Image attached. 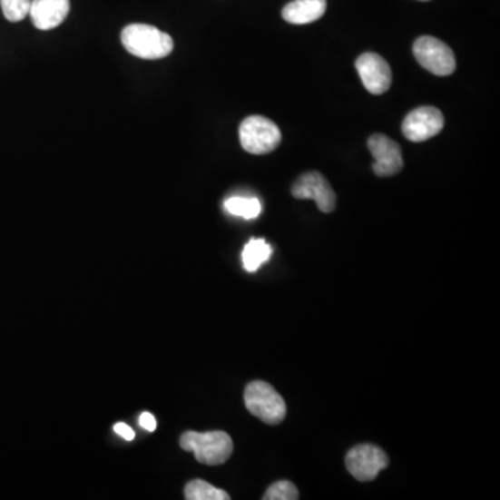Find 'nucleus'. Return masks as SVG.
<instances>
[{
	"mask_svg": "<svg viewBox=\"0 0 500 500\" xmlns=\"http://www.w3.org/2000/svg\"><path fill=\"white\" fill-rule=\"evenodd\" d=\"M368 151L376 159L373 170L378 177H392L403 170L402 149L399 143L384 133H376L368 140Z\"/></svg>",
	"mask_w": 500,
	"mask_h": 500,
	"instance_id": "9",
	"label": "nucleus"
},
{
	"mask_svg": "<svg viewBox=\"0 0 500 500\" xmlns=\"http://www.w3.org/2000/svg\"><path fill=\"white\" fill-rule=\"evenodd\" d=\"M327 0H293L282 10V18L289 25H310L323 17Z\"/></svg>",
	"mask_w": 500,
	"mask_h": 500,
	"instance_id": "12",
	"label": "nucleus"
},
{
	"mask_svg": "<svg viewBox=\"0 0 500 500\" xmlns=\"http://www.w3.org/2000/svg\"><path fill=\"white\" fill-rule=\"evenodd\" d=\"M31 2L33 0H0V6L7 20L18 23L30 15Z\"/></svg>",
	"mask_w": 500,
	"mask_h": 500,
	"instance_id": "16",
	"label": "nucleus"
},
{
	"mask_svg": "<svg viewBox=\"0 0 500 500\" xmlns=\"http://www.w3.org/2000/svg\"><path fill=\"white\" fill-rule=\"evenodd\" d=\"M272 249L264 240H252L246 243L242 252V263L246 271L255 272L271 258Z\"/></svg>",
	"mask_w": 500,
	"mask_h": 500,
	"instance_id": "13",
	"label": "nucleus"
},
{
	"mask_svg": "<svg viewBox=\"0 0 500 500\" xmlns=\"http://www.w3.org/2000/svg\"><path fill=\"white\" fill-rule=\"evenodd\" d=\"M180 445L185 452H192L201 465L219 466L231 457L234 444L224 431L195 433L188 431L181 436Z\"/></svg>",
	"mask_w": 500,
	"mask_h": 500,
	"instance_id": "2",
	"label": "nucleus"
},
{
	"mask_svg": "<svg viewBox=\"0 0 500 500\" xmlns=\"http://www.w3.org/2000/svg\"><path fill=\"white\" fill-rule=\"evenodd\" d=\"M420 2H428V0H420Z\"/></svg>",
	"mask_w": 500,
	"mask_h": 500,
	"instance_id": "20",
	"label": "nucleus"
},
{
	"mask_svg": "<svg viewBox=\"0 0 500 500\" xmlns=\"http://www.w3.org/2000/svg\"><path fill=\"white\" fill-rule=\"evenodd\" d=\"M292 196L295 199H313L323 213H331L337 208V195L320 172H310L300 175L292 185Z\"/></svg>",
	"mask_w": 500,
	"mask_h": 500,
	"instance_id": "8",
	"label": "nucleus"
},
{
	"mask_svg": "<svg viewBox=\"0 0 500 500\" xmlns=\"http://www.w3.org/2000/svg\"><path fill=\"white\" fill-rule=\"evenodd\" d=\"M444 124V114L441 110L433 106L418 107L408 113L403 120V135L412 142H424L438 135Z\"/></svg>",
	"mask_w": 500,
	"mask_h": 500,
	"instance_id": "7",
	"label": "nucleus"
},
{
	"mask_svg": "<svg viewBox=\"0 0 500 500\" xmlns=\"http://www.w3.org/2000/svg\"><path fill=\"white\" fill-rule=\"evenodd\" d=\"M70 13V0H33L30 15L38 30L59 27Z\"/></svg>",
	"mask_w": 500,
	"mask_h": 500,
	"instance_id": "11",
	"label": "nucleus"
},
{
	"mask_svg": "<svg viewBox=\"0 0 500 500\" xmlns=\"http://www.w3.org/2000/svg\"><path fill=\"white\" fill-rule=\"evenodd\" d=\"M356 70L368 93L382 95L391 88L392 72L387 60L377 54H361L356 60Z\"/></svg>",
	"mask_w": 500,
	"mask_h": 500,
	"instance_id": "10",
	"label": "nucleus"
},
{
	"mask_svg": "<svg viewBox=\"0 0 500 500\" xmlns=\"http://www.w3.org/2000/svg\"><path fill=\"white\" fill-rule=\"evenodd\" d=\"M113 429H114V433H116L117 436H122L125 441H132V439L135 438L133 429L128 426L127 424L117 423L116 426H113Z\"/></svg>",
	"mask_w": 500,
	"mask_h": 500,
	"instance_id": "18",
	"label": "nucleus"
},
{
	"mask_svg": "<svg viewBox=\"0 0 500 500\" xmlns=\"http://www.w3.org/2000/svg\"><path fill=\"white\" fill-rule=\"evenodd\" d=\"M417 62L433 74L445 77L456 70V59L452 49L434 36H420L413 44Z\"/></svg>",
	"mask_w": 500,
	"mask_h": 500,
	"instance_id": "5",
	"label": "nucleus"
},
{
	"mask_svg": "<svg viewBox=\"0 0 500 500\" xmlns=\"http://www.w3.org/2000/svg\"><path fill=\"white\" fill-rule=\"evenodd\" d=\"M347 468L356 480L368 483L376 480L384 468L388 467L389 457L376 445H358L348 452Z\"/></svg>",
	"mask_w": 500,
	"mask_h": 500,
	"instance_id": "6",
	"label": "nucleus"
},
{
	"mask_svg": "<svg viewBox=\"0 0 500 500\" xmlns=\"http://www.w3.org/2000/svg\"><path fill=\"white\" fill-rule=\"evenodd\" d=\"M240 145L252 154H267L276 151L282 135L279 125L263 116H250L240 127Z\"/></svg>",
	"mask_w": 500,
	"mask_h": 500,
	"instance_id": "4",
	"label": "nucleus"
},
{
	"mask_svg": "<svg viewBox=\"0 0 500 500\" xmlns=\"http://www.w3.org/2000/svg\"><path fill=\"white\" fill-rule=\"evenodd\" d=\"M225 211L232 216L242 217L245 220H253L260 216L261 203L256 198H240L234 196L225 201Z\"/></svg>",
	"mask_w": 500,
	"mask_h": 500,
	"instance_id": "14",
	"label": "nucleus"
},
{
	"mask_svg": "<svg viewBox=\"0 0 500 500\" xmlns=\"http://www.w3.org/2000/svg\"><path fill=\"white\" fill-rule=\"evenodd\" d=\"M122 42L133 56L145 60L163 59L174 49L169 34L148 25H130L123 30Z\"/></svg>",
	"mask_w": 500,
	"mask_h": 500,
	"instance_id": "1",
	"label": "nucleus"
},
{
	"mask_svg": "<svg viewBox=\"0 0 500 500\" xmlns=\"http://www.w3.org/2000/svg\"><path fill=\"white\" fill-rule=\"evenodd\" d=\"M140 426L149 433H153L157 426L156 418L151 413H142L140 417Z\"/></svg>",
	"mask_w": 500,
	"mask_h": 500,
	"instance_id": "19",
	"label": "nucleus"
},
{
	"mask_svg": "<svg viewBox=\"0 0 500 500\" xmlns=\"http://www.w3.org/2000/svg\"><path fill=\"white\" fill-rule=\"evenodd\" d=\"M188 500H230V495L203 480H193L185 486Z\"/></svg>",
	"mask_w": 500,
	"mask_h": 500,
	"instance_id": "15",
	"label": "nucleus"
},
{
	"mask_svg": "<svg viewBox=\"0 0 500 500\" xmlns=\"http://www.w3.org/2000/svg\"><path fill=\"white\" fill-rule=\"evenodd\" d=\"M264 500H297L299 499V491L289 481H279L272 484L263 496Z\"/></svg>",
	"mask_w": 500,
	"mask_h": 500,
	"instance_id": "17",
	"label": "nucleus"
},
{
	"mask_svg": "<svg viewBox=\"0 0 500 500\" xmlns=\"http://www.w3.org/2000/svg\"><path fill=\"white\" fill-rule=\"evenodd\" d=\"M245 406L255 417L270 426L284 421L287 416V405L281 395L264 381H253L246 387Z\"/></svg>",
	"mask_w": 500,
	"mask_h": 500,
	"instance_id": "3",
	"label": "nucleus"
}]
</instances>
